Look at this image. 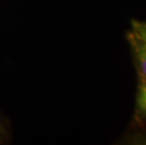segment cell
Masks as SVG:
<instances>
[{"label":"cell","instance_id":"cell-1","mask_svg":"<svg viewBox=\"0 0 146 145\" xmlns=\"http://www.w3.org/2000/svg\"><path fill=\"white\" fill-rule=\"evenodd\" d=\"M126 39L134 58L138 75L146 77V44L137 39L129 31L126 34Z\"/></svg>","mask_w":146,"mask_h":145},{"label":"cell","instance_id":"cell-2","mask_svg":"<svg viewBox=\"0 0 146 145\" xmlns=\"http://www.w3.org/2000/svg\"><path fill=\"white\" fill-rule=\"evenodd\" d=\"M138 76L139 82L136 93L134 120L136 122L142 124L146 122V77L139 75Z\"/></svg>","mask_w":146,"mask_h":145},{"label":"cell","instance_id":"cell-3","mask_svg":"<svg viewBox=\"0 0 146 145\" xmlns=\"http://www.w3.org/2000/svg\"><path fill=\"white\" fill-rule=\"evenodd\" d=\"M12 141L11 123L0 112V144H9Z\"/></svg>","mask_w":146,"mask_h":145},{"label":"cell","instance_id":"cell-4","mask_svg":"<svg viewBox=\"0 0 146 145\" xmlns=\"http://www.w3.org/2000/svg\"><path fill=\"white\" fill-rule=\"evenodd\" d=\"M129 32L146 44V21L132 20L131 29L129 30Z\"/></svg>","mask_w":146,"mask_h":145}]
</instances>
